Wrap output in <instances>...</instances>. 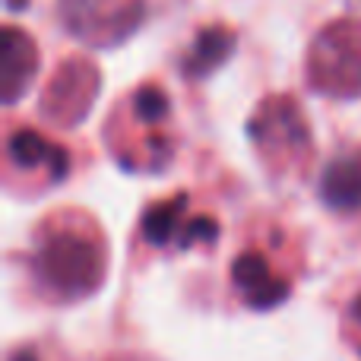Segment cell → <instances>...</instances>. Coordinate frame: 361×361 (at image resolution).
Returning <instances> with one entry per match:
<instances>
[{
    "mask_svg": "<svg viewBox=\"0 0 361 361\" xmlns=\"http://www.w3.org/2000/svg\"><path fill=\"white\" fill-rule=\"evenodd\" d=\"M222 238V212L203 190L180 187L156 197L140 212L133 231V263L178 260L184 254H209Z\"/></svg>",
    "mask_w": 361,
    "mask_h": 361,
    "instance_id": "obj_4",
    "label": "cell"
},
{
    "mask_svg": "<svg viewBox=\"0 0 361 361\" xmlns=\"http://www.w3.org/2000/svg\"><path fill=\"white\" fill-rule=\"evenodd\" d=\"M108 238L92 212L63 206L42 216L29 231L23 279L35 305L67 307L105 286Z\"/></svg>",
    "mask_w": 361,
    "mask_h": 361,
    "instance_id": "obj_1",
    "label": "cell"
},
{
    "mask_svg": "<svg viewBox=\"0 0 361 361\" xmlns=\"http://www.w3.org/2000/svg\"><path fill=\"white\" fill-rule=\"evenodd\" d=\"M80 169V152L67 140L35 124L6 118L4 127V184L16 197H38L63 184Z\"/></svg>",
    "mask_w": 361,
    "mask_h": 361,
    "instance_id": "obj_5",
    "label": "cell"
},
{
    "mask_svg": "<svg viewBox=\"0 0 361 361\" xmlns=\"http://www.w3.org/2000/svg\"><path fill=\"white\" fill-rule=\"evenodd\" d=\"M105 143L121 169L159 175L180 149V124L171 92L159 80H143L114 102L105 121Z\"/></svg>",
    "mask_w": 361,
    "mask_h": 361,
    "instance_id": "obj_3",
    "label": "cell"
},
{
    "mask_svg": "<svg viewBox=\"0 0 361 361\" xmlns=\"http://www.w3.org/2000/svg\"><path fill=\"white\" fill-rule=\"evenodd\" d=\"M6 361H73V355L57 339H25L13 345Z\"/></svg>",
    "mask_w": 361,
    "mask_h": 361,
    "instance_id": "obj_10",
    "label": "cell"
},
{
    "mask_svg": "<svg viewBox=\"0 0 361 361\" xmlns=\"http://www.w3.org/2000/svg\"><path fill=\"white\" fill-rule=\"evenodd\" d=\"M307 273V241L301 228L273 209H257L238 228L225 267L228 301L244 311H273L292 298Z\"/></svg>",
    "mask_w": 361,
    "mask_h": 361,
    "instance_id": "obj_2",
    "label": "cell"
},
{
    "mask_svg": "<svg viewBox=\"0 0 361 361\" xmlns=\"http://www.w3.org/2000/svg\"><path fill=\"white\" fill-rule=\"evenodd\" d=\"M231 48H235V29L231 25L225 23L197 25V32L180 48L178 67L190 82H200V76H209L219 63H225Z\"/></svg>",
    "mask_w": 361,
    "mask_h": 361,
    "instance_id": "obj_7",
    "label": "cell"
},
{
    "mask_svg": "<svg viewBox=\"0 0 361 361\" xmlns=\"http://www.w3.org/2000/svg\"><path fill=\"white\" fill-rule=\"evenodd\" d=\"M38 44L29 32L19 25H4V67H0V80H4V102L13 105L25 86L32 82L38 70Z\"/></svg>",
    "mask_w": 361,
    "mask_h": 361,
    "instance_id": "obj_8",
    "label": "cell"
},
{
    "mask_svg": "<svg viewBox=\"0 0 361 361\" xmlns=\"http://www.w3.org/2000/svg\"><path fill=\"white\" fill-rule=\"evenodd\" d=\"M333 301H336L339 336H343V343L355 352V358H361V273L349 276Z\"/></svg>",
    "mask_w": 361,
    "mask_h": 361,
    "instance_id": "obj_9",
    "label": "cell"
},
{
    "mask_svg": "<svg viewBox=\"0 0 361 361\" xmlns=\"http://www.w3.org/2000/svg\"><path fill=\"white\" fill-rule=\"evenodd\" d=\"M317 197L336 219L361 222V137H345L333 146L317 178Z\"/></svg>",
    "mask_w": 361,
    "mask_h": 361,
    "instance_id": "obj_6",
    "label": "cell"
}]
</instances>
